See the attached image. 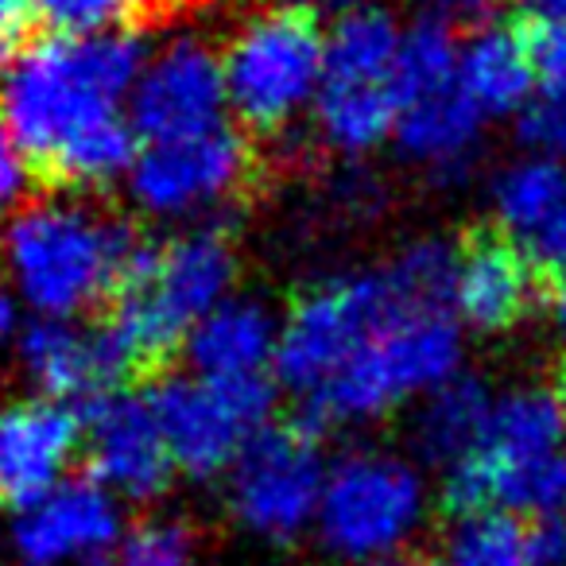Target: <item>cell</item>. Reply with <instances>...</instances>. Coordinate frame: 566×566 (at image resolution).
Returning <instances> with one entry per match:
<instances>
[{
	"label": "cell",
	"instance_id": "cell-1",
	"mask_svg": "<svg viewBox=\"0 0 566 566\" xmlns=\"http://www.w3.org/2000/svg\"><path fill=\"white\" fill-rule=\"evenodd\" d=\"M237 275V244L229 229H195L167 244L144 241L128 264L102 323L125 349L133 385H159L195 326L218 311Z\"/></svg>",
	"mask_w": 566,
	"mask_h": 566
},
{
	"label": "cell",
	"instance_id": "cell-2",
	"mask_svg": "<svg viewBox=\"0 0 566 566\" xmlns=\"http://www.w3.org/2000/svg\"><path fill=\"white\" fill-rule=\"evenodd\" d=\"M140 71L128 35L35 40L0 94V120L28 151V175L90 128L117 117V102Z\"/></svg>",
	"mask_w": 566,
	"mask_h": 566
},
{
	"label": "cell",
	"instance_id": "cell-3",
	"mask_svg": "<svg viewBox=\"0 0 566 566\" xmlns=\"http://www.w3.org/2000/svg\"><path fill=\"white\" fill-rule=\"evenodd\" d=\"M133 221L82 202L48 198L28 206L9 229V256L24 295L43 315L102 318L140 252Z\"/></svg>",
	"mask_w": 566,
	"mask_h": 566
},
{
	"label": "cell",
	"instance_id": "cell-4",
	"mask_svg": "<svg viewBox=\"0 0 566 566\" xmlns=\"http://www.w3.org/2000/svg\"><path fill=\"white\" fill-rule=\"evenodd\" d=\"M411 315H434L408 300L392 268L331 280L295 300L292 323L275 349L280 380L303 400H315L380 331Z\"/></svg>",
	"mask_w": 566,
	"mask_h": 566
},
{
	"label": "cell",
	"instance_id": "cell-5",
	"mask_svg": "<svg viewBox=\"0 0 566 566\" xmlns=\"http://www.w3.org/2000/svg\"><path fill=\"white\" fill-rule=\"evenodd\" d=\"M326 32L323 12L307 4L264 9L233 35L221 63L226 94L241 128L256 136H275L292 125L323 82Z\"/></svg>",
	"mask_w": 566,
	"mask_h": 566
},
{
	"label": "cell",
	"instance_id": "cell-6",
	"mask_svg": "<svg viewBox=\"0 0 566 566\" xmlns=\"http://www.w3.org/2000/svg\"><path fill=\"white\" fill-rule=\"evenodd\" d=\"M403 35L385 9H354L326 43L318 128L338 151H369L396 128L403 109Z\"/></svg>",
	"mask_w": 566,
	"mask_h": 566
},
{
	"label": "cell",
	"instance_id": "cell-7",
	"mask_svg": "<svg viewBox=\"0 0 566 566\" xmlns=\"http://www.w3.org/2000/svg\"><path fill=\"white\" fill-rule=\"evenodd\" d=\"M458 326L450 315H411L380 331L315 400L295 408L292 423L318 434L338 419H373L385 416L419 388L447 380L458 361Z\"/></svg>",
	"mask_w": 566,
	"mask_h": 566
},
{
	"label": "cell",
	"instance_id": "cell-8",
	"mask_svg": "<svg viewBox=\"0 0 566 566\" xmlns=\"http://www.w3.org/2000/svg\"><path fill=\"white\" fill-rule=\"evenodd\" d=\"M423 489L408 462L377 450L346 454L318 501L323 547L349 563H373L400 547L419 524Z\"/></svg>",
	"mask_w": 566,
	"mask_h": 566
},
{
	"label": "cell",
	"instance_id": "cell-9",
	"mask_svg": "<svg viewBox=\"0 0 566 566\" xmlns=\"http://www.w3.org/2000/svg\"><path fill=\"white\" fill-rule=\"evenodd\" d=\"M151 408L164 427L175 465L195 478H213L264 431L275 392L260 373L252 377L159 380L151 385Z\"/></svg>",
	"mask_w": 566,
	"mask_h": 566
},
{
	"label": "cell",
	"instance_id": "cell-10",
	"mask_svg": "<svg viewBox=\"0 0 566 566\" xmlns=\"http://www.w3.org/2000/svg\"><path fill=\"white\" fill-rule=\"evenodd\" d=\"M323 485L318 439L283 419L264 427L233 462L229 509L252 535L287 543L318 516Z\"/></svg>",
	"mask_w": 566,
	"mask_h": 566
},
{
	"label": "cell",
	"instance_id": "cell-11",
	"mask_svg": "<svg viewBox=\"0 0 566 566\" xmlns=\"http://www.w3.org/2000/svg\"><path fill=\"white\" fill-rule=\"evenodd\" d=\"M264 156L244 128H206L187 140L148 144L133 167V195L144 210L187 213L237 202L260 187Z\"/></svg>",
	"mask_w": 566,
	"mask_h": 566
},
{
	"label": "cell",
	"instance_id": "cell-12",
	"mask_svg": "<svg viewBox=\"0 0 566 566\" xmlns=\"http://www.w3.org/2000/svg\"><path fill=\"white\" fill-rule=\"evenodd\" d=\"M555 280L496 221H478L454 241V300L470 326L485 334L516 331L551 307Z\"/></svg>",
	"mask_w": 566,
	"mask_h": 566
},
{
	"label": "cell",
	"instance_id": "cell-13",
	"mask_svg": "<svg viewBox=\"0 0 566 566\" xmlns=\"http://www.w3.org/2000/svg\"><path fill=\"white\" fill-rule=\"evenodd\" d=\"M90 481L109 485L133 501H151L171 485L175 458L151 400L133 392L109 396L82 411Z\"/></svg>",
	"mask_w": 566,
	"mask_h": 566
},
{
	"label": "cell",
	"instance_id": "cell-14",
	"mask_svg": "<svg viewBox=\"0 0 566 566\" xmlns=\"http://www.w3.org/2000/svg\"><path fill=\"white\" fill-rule=\"evenodd\" d=\"M226 78L206 43H171L144 71L133 94V133L148 144H171L218 128Z\"/></svg>",
	"mask_w": 566,
	"mask_h": 566
},
{
	"label": "cell",
	"instance_id": "cell-15",
	"mask_svg": "<svg viewBox=\"0 0 566 566\" xmlns=\"http://www.w3.org/2000/svg\"><path fill=\"white\" fill-rule=\"evenodd\" d=\"M24 361L55 400L82 403V411L133 388L125 349L102 318L86 331L63 318H43L28 326Z\"/></svg>",
	"mask_w": 566,
	"mask_h": 566
},
{
	"label": "cell",
	"instance_id": "cell-16",
	"mask_svg": "<svg viewBox=\"0 0 566 566\" xmlns=\"http://www.w3.org/2000/svg\"><path fill=\"white\" fill-rule=\"evenodd\" d=\"M120 535L117 504L97 481H66L43 501L24 509L17 520V555L24 566H63L71 558L86 563L94 555H113Z\"/></svg>",
	"mask_w": 566,
	"mask_h": 566
},
{
	"label": "cell",
	"instance_id": "cell-17",
	"mask_svg": "<svg viewBox=\"0 0 566 566\" xmlns=\"http://www.w3.org/2000/svg\"><path fill=\"white\" fill-rule=\"evenodd\" d=\"M82 419L59 400H24L0 411V501L32 509L55 489L78 450Z\"/></svg>",
	"mask_w": 566,
	"mask_h": 566
},
{
	"label": "cell",
	"instance_id": "cell-18",
	"mask_svg": "<svg viewBox=\"0 0 566 566\" xmlns=\"http://www.w3.org/2000/svg\"><path fill=\"white\" fill-rule=\"evenodd\" d=\"M481 133V109L465 97V90L454 82L423 90V94L403 97L396 136L403 151L423 164H458L473 148Z\"/></svg>",
	"mask_w": 566,
	"mask_h": 566
},
{
	"label": "cell",
	"instance_id": "cell-19",
	"mask_svg": "<svg viewBox=\"0 0 566 566\" xmlns=\"http://www.w3.org/2000/svg\"><path fill=\"white\" fill-rule=\"evenodd\" d=\"M187 346L206 377H252L275 349V326L256 303H226L195 326Z\"/></svg>",
	"mask_w": 566,
	"mask_h": 566
},
{
	"label": "cell",
	"instance_id": "cell-20",
	"mask_svg": "<svg viewBox=\"0 0 566 566\" xmlns=\"http://www.w3.org/2000/svg\"><path fill=\"white\" fill-rule=\"evenodd\" d=\"M489 400L485 385L478 377H454L423 403L416 419V447L427 462L434 465H454L478 447L481 427L489 419Z\"/></svg>",
	"mask_w": 566,
	"mask_h": 566
},
{
	"label": "cell",
	"instance_id": "cell-21",
	"mask_svg": "<svg viewBox=\"0 0 566 566\" xmlns=\"http://www.w3.org/2000/svg\"><path fill=\"white\" fill-rule=\"evenodd\" d=\"M535 74L527 63L524 48H520L516 32H485L473 35L465 55L458 59V86L465 90L481 113H512L524 105L527 90H532Z\"/></svg>",
	"mask_w": 566,
	"mask_h": 566
},
{
	"label": "cell",
	"instance_id": "cell-22",
	"mask_svg": "<svg viewBox=\"0 0 566 566\" xmlns=\"http://www.w3.org/2000/svg\"><path fill=\"white\" fill-rule=\"evenodd\" d=\"M566 206V167L558 159H527L496 179V213L501 226L527 244Z\"/></svg>",
	"mask_w": 566,
	"mask_h": 566
},
{
	"label": "cell",
	"instance_id": "cell-23",
	"mask_svg": "<svg viewBox=\"0 0 566 566\" xmlns=\"http://www.w3.org/2000/svg\"><path fill=\"white\" fill-rule=\"evenodd\" d=\"M442 566H532L527 527L501 509L458 516L442 543Z\"/></svg>",
	"mask_w": 566,
	"mask_h": 566
},
{
	"label": "cell",
	"instance_id": "cell-24",
	"mask_svg": "<svg viewBox=\"0 0 566 566\" xmlns=\"http://www.w3.org/2000/svg\"><path fill=\"white\" fill-rule=\"evenodd\" d=\"M35 17L43 24L71 32H97V28H159L156 0H32Z\"/></svg>",
	"mask_w": 566,
	"mask_h": 566
},
{
	"label": "cell",
	"instance_id": "cell-25",
	"mask_svg": "<svg viewBox=\"0 0 566 566\" xmlns=\"http://www.w3.org/2000/svg\"><path fill=\"white\" fill-rule=\"evenodd\" d=\"M512 32H516L520 48H524L532 74L539 78L543 94L566 97V24L558 20H539L532 12L512 17Z\"/></svg>",
	"mask_w": 566,
	"mask_h": 566
},
{
	"label": "cell",
	"instance_id": "cell-26",
	"mask_svg": "<svg viewBox=\"0 0 566 566\" xmlns=\"http://www.w3.org/2000/svg\"><path fill=\"white\" fill-rule=\"evenodd\" d=\"M195 535L179 520H148L128 532L120 543L117 566H187Z\"/></svg>",
	"mask_w": 566,
	"mask_h": 566
},
{
	"label": "cell",
	"instance_id": "cell-27",
	"mask_svg": "<svg viewBox=\"0 0 566 566\" xmlns=\"http://www.w3.org/2000/svg\"><path fill=\"white\" fill-rule=\"evenodd\" d=\"M520 140L543 159H566V97L543 94L520 113Z\"/></svg>",
	"mask_w": 566,
	"mask_h": 566
},
{
	"label": "cell",
	"instance_id": "cell-28",
	"mask_svg": "<svg viewBox=\"0 0 566 566\" xmlns=\"http://www.w3.org/2000/svg\"><path fill=\"white\" fill-rule=\"evenodd\" d=\"M512 0H423V20L447 28L450 35H485L509 12Z\"/></svg>",
	"mask_w": 566,
	"mask_h": 566
},
{
	"label": "cell",
	"instance_id": "cell-29",
	"mask_svg": "<svg viewBox=\"0 0 566 566\" xmlns=\"http://www.w3.org/2000/svg\"><path fill=\"white\" fill-rule=\"evenodd\" d=\"M35 28L40 17L32 0H0V66L28 55V48L35 43Z\"/></svg>",
	"mask_w": 566,
	"mask_h": 566
},
{
	"label": "cell",
	"instance_id": "cell-30",
	"mask_svg": "<svg viewBox=\"0 0 566 566\" xmlns=\"http://www.w3.org/2000/svg\"><path fill=\"white\" fill-rule=\"evenodd\" d=\"M527 558L532 566H566V516H539L527 527Z\"/></svg>",
	"mask_w": 566,
	"mask_h": 566
},
{
	"label": "cell",
	"instance_id": "cell-31",
	"mask_svg": "<svg viewBox=\"0 0 566 566\" xmlns=\"http://www.w3.org/2000/svg\"><path fill=\"white\" fill-rule=\"evenodd\" d=\"M24 179H28V167H24V159H20L4 120H0V206L17 202L20 190H24Z\"/></svg>",
	"mask_w": 566,
	"mask_h": 566
},
{
	"label": "cell",
	"instance_id": "cell-32",
	"mask_svg": "<svg viewBox=\"0 0 566 566\" xmlns=\"http://www.w3.org/2000/svg\"><path fill=\"white\" fill-rule=\"evenodd\" d=\"M213 0H156V12H159V28L171 24L179 17H190V12H202L210 9Z\"/></svg>",
	"mask_w": 566,
	"mask_h": 566
},
{
	"label": "cell",
	"instance_id": "cell-33",
	"mask_svg": "<svg viewBox=\"0 0 566 566\" xmlns=\"http://www.w3.org/2000/svg\"><path fill=\"white\" fill-rule=\"evenodd\" d=\"M527 12L539 20H558V24H566V0H524Z\"/></svg>",
	"mask_w": 566,
	"mask_h": 566
},
{
	"label": "cell",
	"instance_id": "cell-34",
	"mask_svg": "<svg viewBox=\"0 0 566 566\" xmlns=\"http://www.w3.org/2000/svg\"><path fill=\"white\" fill-rule=\"evenodd\" d=\"M551 396H555L558 411H563V423H566V354L551 365Z\"/></svg>",
	"mask_w": 566,
	"mask_h": 566
},
{
	"label": "cell",
	"instance_id": "cell-35",
	"mask_svg": "<svg viewBox=\"0 0 566 566\" xmlns=\"http://www.w3.org/2000/svg\"><path fill=\"white\" fill-rule=\"evenodd\" d=\"M287 4H307V9H315V12H354V9H369V0H287Z\"/></svg>",
	"mask_w": 566,
	"mask_h": 566
},
{
	"label": "cell",
	"instance_id": "cell-36",
	"mask_svg": "<svg viewBox=\"0 0 566 566\" xmlns=\"http://www.w3.org/2000/svg\"><path fill=\"white\" fill-rule=\"evenodd\" d=\"M551 311H555L558 326L566 331V275H558V280H555V292H551Z\"/></svg>",
	"mask_w": 566,
	"mask_h": 566
},
{
	"label": "cell",
	"instance_id": "cell-37",
	"mask_svg": "<svg viewBox=\"0 0 566 566\" xmlns=\"http://www.w3.org/2000/svg\"><path fill=\"white\" fill-rule=\"evenodd\" d=\"M361 566H431V563L419 555H385V558H373V563H361Z\"/></svg>",
	"mask_w": 566,
	"mask_h": 566
},
{
	"label": "cell",
	"instance_id": "cell-38",
	"mask_svg": "<svg viewBox=\"0 0 566 566\" xmlns=\"http://www.w3.org/2000/svg\"><path fill=\"white\" fill-rule=\"evenodd\" d=\"M12 318H17V311H12V300H9V295H4V292H0V334L9 331Z\"/></svg>",
	"mask_w": 566,
	"mask_h": 566
}]
</instances>
